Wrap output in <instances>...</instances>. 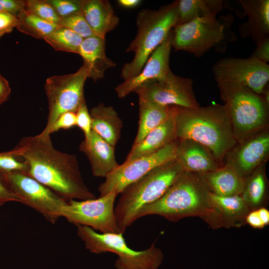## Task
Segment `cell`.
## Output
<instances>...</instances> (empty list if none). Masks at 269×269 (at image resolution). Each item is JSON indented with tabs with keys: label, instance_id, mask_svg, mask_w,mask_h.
<instances>
[{
	"label": "cell",
	"instance_id": "cell-4",
	"mask_svg": "<svg viewBox=\"0 0 269 269\" xmlns=\"http://www.w3.org/2000/svg\"><path fill=\"white\" fill-rule=\"evenodd\" d=\"M184 171L176 159L158 166L129 185L114 208L120 232L137 220L140 211L160 198Z\"/></svg>",
	"mask_w": 269,
	"mask_h": 269
},
{
	"label": "cell",
	"instance_id": "cell-33",
	"mask_svg": "<svg viewBox=\"0 0 269 269\" xmlns=\"http://www.w3.org/2000/svg\"><path fill=\"white\" fill-rule=\"evenodd\" d=\"M60 18L81 11L84 0H47Z\"/></svg>",
	"mask_w": 269,
	"mask_h": 269
},
{
	"label": "cell",
	"instance_id": "cell-2",
	"mask_svg": "<svg viewBox=\"0 0 269 269\" xmlns=\"http://www.w3.org/2000/svg\"><path fill=\"white\" fill-rule=\"evenodd\" d=\"M175 126L177 139H190L203 145L220 166L238 143L224 105L192 109L176 106Z\"/></svg>",
	"mask_w": 269,
	"mask_h": 269
},
{
	"label": "cell",
	"instance_id": "cell-42",
	"mask_svg": "<svg viewBox=\"0 0 269 269\" xmlns=\"http://www.w3.org/2000/svg\"><path fill=\"white\" fill-rule=\"evenodd\" d=\"M246 221L249 225L254 228L260 229L265 227L257 210L248 213L246 216Z\"/></svg>",
	"mask_w": 269,
	"mask_h": 269
},
{
	"label": "cell",
	"instance_id": "cell-40",
	"mask_svg": "<svg viewBox=\"0 0 269 269\" xmlns=\"http://www.w3.org/2000/svg\"><path fill=\"white\" fill-rule=\"evenodd\" d=\"M9 202H19V201L5 186L0 176V206Z\"/></svg>",
	"mask_w": 269,
	"mask_h": 269
},
{
	"label": "cell",
	"instance_id": "cell-24",
	"mask_svg": "<svg viewBox=\"0 0 269 269\" xmlns=\"http://www.w3.org/2000/svg\"><path fill=\"white\" fill-rule=\"evenodd\" d=\"M90 115L92 131L115 147L123 128V122L115 109L100 103L91 109Z\"/></svg>",
	"mask_w": 269,
	"mask_h": 269
},
{
	"label": "cell",
	"instance_id": "cell-36",
	"mask_svg": "<svg viewBox=\"0 0 269 269\" xmlns=\"http://www.w3.org/2000/svg\"><path fill=\"white\" fill-rule=\"evenodd\" d=\"M76 126V113L67 112L61 114L50 128L48 134L59 131L60 129L67 130Z\"/></svg>",
	"mask_w": 269,
	"mask_h": 269
},
{
	"label": "cell",
	"instance_id": "cell-6",
	"mask_svg": "<svg viewBox=\"0 0 269 269\" xmlns=\"http://www.w3.org/2000/svg\"><path fill=\"white\" fill-rule=\"evenodd\" d=\"M217 83L238 143L267 128L269 102L262 95L240 84Z\"/></svg>",
	"mask_w": 269,
	"mask_h": 269
},
{
	"label": "cell",
	"instance_id": "cell-23",
	"mask_svg": "<svg viewBox=\"0 0 269 269\" xmlns=\"http://www.w3.org/2000/svg\"><path fill=\"white\" fill-rule=\"evenodd\" d=\"M81 12L95 35L104 39L119 23L108 0H84Z\"/></svg>",
	"mask_w": 269,
	"mask_h": 269
},
{
	"label": "cell",
	"instance_id": "cell-18",
	"mask_svg": "<svg viewBox=\"0 0 269 269\" xmlns=\"http://www.w3.org/2000/svg\"><path fill=\"white\" fill-rule=\"evenodd\" d=\"M79 149L87 157L94 176L106 178L119 165L115 147L92 131L80 143Z\"/></svg>",
	"mask_w": 269,
	"mask_h": 269
},
{
	"label": "cell",
	"instance_id": "cell-32",
	"mask_svg": "<svg viewBox=\"0 0 269 269\" xmlns=\"http://www.w3.org/2000/svg\"><path fill=\"white\" fill-rule=\"evenodd\" d=\"M59 25L72 31L83 38L95 35L81 11L60 18Z\"/></svg>",
	"mask_w": 269,
	"mask_h": 269
},
{
	"label": "cell",
	"instance_id": "cell-26",
	"mask_svg": "<svg viewBox=\"0 0 269 269\" xmlns=\"http://www.w3.org/2000/svg\"><path fill=\"white\" fill-rule=\"evenodd\" d=\"M210 206L216 212L220 222L224 218L239 220L248 214L250 206L241 195L223 196L209 191Z\"/></svg>",
	"mask_w": 269,
	"mask_h": 269
},
{
	"label": "cell",
	"instance_id": "cell-39",
	"mask_svg": "<svg viewBox=\"0 0 269 269\" xmlns=\"http://www.w3.org/2000/svg\"><path fill=\"white\" fill-rule=\"evenodd\" d=\"M257 46L251 57L262 62H269V37H267L258 43Z\"/></svg>",
	"mask_w": 269,
	"mask_h": 269
},
{
	"label": "cell",
	"instance_id": "cell-15",
	"mask_svg": "<svg viewBox=\"0 0 269 269\" xmlns=\"http://www.w3.org/2000/svg\"><path fill=\"white\" fill-rule=\"evenodd\" d=\"M172 48L171 31L154 50L136 76L125 80L115 88L118 96L124 98L139 87L164 77L170 71L169 58Z\"/></svg>",
	"mask_w": 269,
	"mask_h": 269
},
{
	"label": "cell",
	"instance_id": "cell-14",
	"mask_svg": "<svg viewBox=\"0 0 269 269\" xmlns=\"http://www.w3.org/2000/svg\"><path fill=\"white\" fill-rule=\"evenodd\" d=\"M212 71L217 83L240 84L260 95L269 81V65L252 57L221 59L215 62Z\"/></svg>",
	"mask_w": 269,
	"mask_h": 269
},
{
	"label": "cell",
	"instance_id": "cell-12",
	"mask_svg": "<svg viewBox=\"0 0 269 269\" xmlns=\"http://www.w3.org/2000/svg\"><path fill=\"white\" fill-rule=\"evenodd\" d=\"M177 143V139L155 152L119 164L99 186L100 197L113 191L119 194L152 169L175 159Z\"/></svg>",
	"mask_w": 269,
	"mask_h": 269
},
{
	"label": "cell",
	"instance_id": "cell-8",
	"mask_svg": "<svg viewBox=\"0 0 269 269\" xmlns=\"http://www.w3.org/2000/svg\"><path fill=\"white\" fill-rule=\"evenodd\" d=\"M217 14H210L199 17L189 22L175 25L171 30L172 47L176 51H184L197 57L211 48L219 46L224 50L228 40L227 33L231 32L226 20L220 21Z\"/></svg>",
	"mask_w": 269,
	"mask_h": 269
},
{
	"label": "cell",
	"instance_id": "cell-20",
	"mask_svg": "<svg viewBox=\"0 0 269 269\" xmlns=\"http://www.w3.org/2000/svg\"><path fill=\"white\" fill-rule=\"evenodd\" d=\"M201 176L210 192L223 196L241 195L246 181V178L228 162Z\"/></svg>",
	"mask_w": 269,
	"mask_h": 269
},
{
	"label": "cell",
	"instance_id": "cell-28",
	"mask_svg": "<svg viewBox=\"0 0 269 269\" xmlns=\"http://www.w3.org/2000/svg\"><path fill=\"white\" fill-rule=\"evenodd\" d=\"M16 28L21 32L37 39H43L60 26L44 20L26 9L21 10L17 16Z\"/></svg>",
	"mask_w": 269,
	"mask_h": 269
},
{
	"label": "cell",
	"instance_id": "cell-43",
	"mask_svg": "<svg viewBox=\"0 0 269 269\" xmlns=\"http://www.w3.org/2000/svg\"><path fill=\"white\" fill-rule=\"evenodd\" d=\"M118 3L123 7L134 8L138 5L141 2L140 0H119Z\"/></svg>",
	"mask_w": 269,
	"mask_h": 269
},
{
	"label": "cell",
	"instance_id": "cell-44",
	"mask_svg": "<svg viewBox=\"0 0 269 269\" xmlns=\"http://www.w3.org/2000/svg\"><path fill=\"white\" fill-rule=\"evenodd\" d=\"M259 217L265 226L269 223V211L265 208H261L257 210Z\"/></svg>",
	"mask_w": 269,
	"mask_h": 269
},
{
	"label": "cell",
	"instance_id": "cell-5",
	"mask_svg": "<svg viewBox=\"0 0 269 269\" xmlns=\"http://www.w3.org/2000/svg\"><path fill=\"white\" fill-rule=\"evenodd\" d=\"M178 0L157 10L142 9L136 17L137 33L126 49L134 53L133 60L124 65L121 77L126 80L138 75L148 58L166 39L177 21Z\"/></svg>",
	"mask_w": 269,
	"mask_h": 269
},
{
	"label": "cell",
	"instance_id": "cell-27",
	"mask_svg": "<svg viewBox=\"0 0 269 269\" xmlns=\"http://www.w3.org/2000/svg\"><path fill=\"white\" fill-rule=\"evenodd\" d=\"M223 4V1L219 0H178L176 25L189 22L203 15L217 14Z\"/></svg>",
	"mask_w": 269,
	"mask_h": 269
},
{
	"label": "cell",
	"instance_id": "cell-41",
	"mask_svg": "<svg viewBox=\"0 0 269 269\" xmlns=\"http://www.w3.org/2000/svg\"><path fill=\"white\" fill-rule=\"evenodd\" d=\"M10 92L8 81L0 74V105L8 100Z\"/></svg>",
	"mask_w": 269,
	"mask_h": 269
},
{
	"label": "cell",
	"instance_id": "cell-31",
	"mask_svg": "<svg viewBox=\"0 0 269 269\" xmlns=\"http://www.w3.org/2000/svg\"><path fill=\"white\" fill-rule=\"evenodd\" d=\"M25 9L44 20L59 25L60 18L47 0H25Z\"/></svg>",
	"mask_w": 269,
	"mask_h": 269
},
{
	"label": "cell",
	"instance_id": "cell-17",
	"mask_svg": "<svg viewBox=\"0 0 269 269\" xmlns=\"http://www.w3.org/2000/svg\"><path fill=\"white\" fill-rule=\"evenodd\" d=\"M177 140L175 159L183 171L203 175L220 167L203 145L190 139Z\"/></svg>",
	"mask_w": 269,
	"mask_h": 269
},
{
	"label": "cell",
	"instance_id": "cell-3",
	"mask_svg": "<svg viewBox=\"0 0 269 269\" xmlns=\"http://www.w3.org/2000/svg\"><path fill=\"white\" fill-rule=\"evenodd\" d=\"M209 190L201 175L183 171L158 200L144 207L137 219L147 216H161L171 221L198 216L219 221L209 200Z\"/></svg>",
	"mask_w": 269,
	"mask_h": 269
},
{
	"label": "cell",
	"instance_id": "cell-19",
	"mask_svg": "<svg viewBox=\"0 0 269 269\" xmlns=\"http://www.w3.org/2000/svg\"><path fill=\"white\" fill-rule=\"evenodd\" d=\"M176 106L171 115L150 131L137 144L132 146L125 162L152 154L176 140Z\"/></svg>",
	"mask_w": 269,
	"mask_h": 269
},
{
	"label": "cell",
	"instance_id": "cell-35",
	"mask_svg": "<svg viewBox=\"0 0 269 269\" xmlns=\"http://www.w3.org/2000/svg\"><path fill=\"white\" fill-rule=\"evenodd\" d=\"M75 113L76 126L83 132L85 138L88 137L92 132L91 119L85 100L80 105Z\"/></svg>",
	"mask_w": 269,
	"mask_h": 269
},
{
	"label": "cell",
	"instance_id": "cell-38",
	"mask_svg": "<svg viewBox=\"0 0 269 269\" xmlns=\"http://www.w3.org/2000/svg\"><path fill=\"white\" fill-rule=\"evenodd\" d=\"M17 24V16L8 13H0V38L5 34L11 32Z\"/></svg>",
	"mask_w": 269,
	"mask_h": 269
},
{
	"label": "cell",
	"instance_id": "cell-16",
	"mask_svg": "<svg viewBox=\"0 0 269 269\" xmlns=\"http://www.w3.org/2000/svg\"><path fill=\"white\" fill-rule=\"evenodd\" d=\"M269 152V132L267 128L238 143L226 158H228L227 162L246 178L263 164Z\"/></svg>",
	"mask_w": 269,
	"mask_h": 269
},
{
	"label": "cell",
	"instance_id": "cell-10",
	"mask_svg": "<svg viewBox=\"0 0 269 269\" xmlns=\"http://www.w3.org/2000/svg\"><path fill=\"white\" fill-rule=\"evenodd\" d=\"M88 78L87 68L83 65L76 72L48 78L44 90L48 99V115L46 126L39 134L50 135L48 132L58 118L67 112L76 113L84 100V86Z\"/></svg>",
	"mask_w": 269,
	"mask_h": 269
},
{
	"label": "cell",
	"instance_id": "cell-21",
	"mask_svg": "<svg viewBox=\"0 0 269 269\" xmlns=\"http://www.w3.org/2000/svg\"><path fill=\"white\" fill-rule=\"evenodd\" d=\"M240 3L248 16L239 31L243 37L251 38L258 43L269 34V0H240Z\"/></svg>",
	"mask_w": 269,
	"mask_h": 269
},
{
	"label": "cell",
	"instance_id": "cell-25",
	"mask_svg": "<svg viewBox=\"0 0 269 269\" xmlns=\"http://www.w3.org/2000/svg\"><path fill=\"white\" fill-rule=\"evenodd\" d=\"M139 121L136 136L133 146L138 144L152 130L165 121L174 106H161L138 99Z\"/></svg>",
	"mask_w": 269,
	"mask_h": 269
},
{
	"label": "cell",
	"instance_id": "cell-13",
	"mask_svg": "<svg viewBox=\"0 0 269 269\" xmlns=\"http://www.w3.org/2000/svg\"><path fill=\"white\" fill-rule=\"evenodd\" d=\"M134 92L138 99L158 106L200 107L193 92V80L176 75L171 70L163 78L145 84Z\"/></svg>",
	"mask_w": 269,
	"mask_h": 269
},
{
	"label": "cell",
	"instance_id": "cell-37",
	"mask_svg": "<svg viewBox=\"0 0 269 269\" xmlns=\"http://www.w3.org/2000/svg\"><path fill=\"white\" fill-rule=\"evenodd\" d=\"M25 8V0H0V13H8L17 16Z\"/></svg>",
	"mask_w": 269,
	"mask_h": 269
},
{
	"label": "cell",
	"instance_id": "cell-30",
	"mask_svg": "<svg viewBox=\"0 0 269 269\" xmlns=\"http://www.w3.org/2000/svg\"><path fill=\"white\" fill-rule=\"evenodd\" d=\"M261 166L253 172L248 181L246 180L244 191L241 194L249 206L259 205L265 196L266 181L263 166Z\"/></svg>",
	"mask_w": 269,
	"mask_h": 269
},
{
	"label": "cell",
	"instance_id": "cell-34",
	"mask_svg": "<svg viewBox=\"0 0 269 269\" xmlns=\"http://www.w3.org/2000/svg\"><path fill=\"white\" fill-rule=\"evenodd\" d=\"M26 165L22 159L14 155L10 150L0 152V173L21 171L24 173Z\"/></svg>",
	"mask_w": 269,
	"mask_h": 269
},
{
	"label": "cell",
	"instance_id": "cell-9",
	"mask_svg": "<svg viewBox=\"0 0 269 269\" xmlns=\"http://www.w3.org/2000/svg\"><path fill=\"white\" fill-rule=\"evenodd\" d=\"M0 176L19 202L35 210L52 224L61 217L67 201L51 190L21 171L0 173Z\"/></svg>",
	"mask_w": 269,
	"mask_h": 269
},
{
	"label": "cell",
	"instance_id": "cell-11",
	"mask_svg": "<svg viewBox=\"0 0 269 269\" xmlns=\"http://www.w3.org/2000/svg\"><path fill=\"white\" fill-rule=\"evenodd\" d=\"M118 195L113 191L98 198L69 200L63 208L61 217L75 226H86L102 233H121L114 212Z\"/></svg>",
	"mask_w": 269,
	"mask_h": 269
},
{
	"label": "cell",
	"instance_id": "cell-7",
	"mask_svg": "<svg viewBox=\"0 0 269 269\" xmlns=\"http://www.w3.org/2000/svg\"><path fill=\"white\" fill-rule=\"evenodd\" d=\"M76 226L77 235L90 252L117 255L116 269H158L163 262V254L155 243L145 250L135 251L127 245L122 233H102L86 226Z\"/></svg>",
	"mask_w": 269,
	"mask_h": 269
},
{
	"label": "cell",
	"instance_id": "cell-29",
	"mask_svg": "<svg viewBox=\"0 0 269 269\" xmlns=\"http://www.w3.org/2000/svg\"><path fill=\"white\" fill-rule=\"evenodd\" d=\"M83 39L72 31L60 26L45 37L44 40L56 50L78 54Z\"/></svg>",
	"mask_w": 269,
	"mask_h": 269
},
{
	"label": "cell",
	"instance_id": "cell-1",
	"mask_svg": "<svg viewBox=\"0 0 269 269\" xmlns=\"http://www.w3.org/2000/svg\"><path fill=\"white\" fill-rule=\"evenodd\" d=\"M10 151L25 164V174L66 201L96 198L83 179L76 156L56 149L50 135L23 137Z\"/></svg>",
	"mask_w": 269,
	"mask_h": 269
},
{
	"label": "cell",
	"instance_id": "cell-22",
	"mask_svg": "<svg viewBox=\"0 0 269 269\" xmlns=\"http://www.w3.org/2000/svg\"><path fill=\"white\" fill-rule=\"evenodd\" d=\"M78 54L83 59L88 78L94 81L103 78L107 69L116 66L115 63L106 56L105 39L96 35L83 39Z\"/></svg>",
	"mask_w": 269,
	"mask_h": 269
}]
</instances>
